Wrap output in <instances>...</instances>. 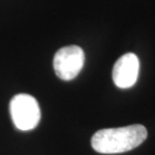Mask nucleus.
I'll return each mask as SVG.
<instances>
[{
    "label": "nucleus",
    "mask_w": 155,
    "mask_h": 155,
    "mask_svg": "<svg viewBox=\"0 0 155 155\" xmlns=\"http://www.w3.org/2000/svg\"><path fill=\"white\" fill-rule=\"evenodd\" d=\"M11 119L20 131H30L38 125L40 108L35 97L27 94H18L11 99L9 104Z\"/></svg>",
    "instance_id": "nucleus-2"
},
{
    "label": "nucleus",
    "mask_w": 155,
    "mask_h": 155,
    "mask_svg": "<svg viewBox=\"0 0 155 155\" xmlns=\"http://www.w3.org/2000/svg\"><path fill=\"white\" fill-rule=\"evenodd\" d=\"M140 63L135 54L128 52L117 60L113 67L114 84L120 89H129L135 85L139 76Z\"/></svg>",
    "instance_id": "nucleus-4"
},
{
    "label": "nucleus",
    "mask_w": 155,
    "mask_h": 155,
    "mask_svg": "<svg viewBox=\"0 0 155 155\" xmlns=\"http://www.w3.org/2000/svg\"><path fill=\"white\" fill-rule=\"evenodd\" d=\"M85 63L84 51L78 45L60 48L54 58V70L61 80L72 81L79 75Z\"/></svg>",
    "instance_id": "nucleus-3"
},
{
    "label": "nucleus",
    "mask_w": 155,
    "mask_h": 155,
    "mask_svg": "<svg viewBox=\"0 0 155 155\" xmlns=\"http://www.w3.org/2000/svg\"><path fill=\"white\" fill-rule=\"evenodd\" d=\"M147 138V130L143 125L134 124L120 128L101 129L93 135V149L102 154H118L138 147Z\"/></svg>",
    "instance_id": "nucleus-1"
}]
</instances>
